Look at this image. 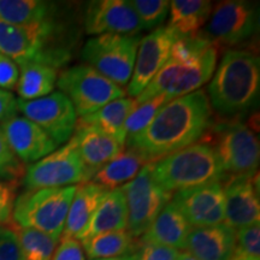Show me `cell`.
<instances>
[{
    "mask_svg": "<svg viewBox=\"0 0 260 260\" xmlns=\"http://www.w3.org/2000/svg\"><path fill=\"white\" fill-rule=\"evenodd\" d=\"M212 125V110L205 90L175 98L159 110L149 124L126 140L125 146L155 161L197 144Z\"/></svg>",
    "mask_w": 260,
    "mask_h": 260,
    "instance_id": "6da1fadb",
    "label": "cell"
},
{
    "mask_svg": "<svg viewBox=\"0 0 260 260\" xmlns=\"http://www.w3.org/2000/svg\"><path fill=\"white\" fill-rule=\"evenodd\" d=\"M217 47L201 37L178 38L170 57L154 79L135 98L136 103L164 94L169 99L199 90L213 76L217 65Z\"/></svg>",
    "mask_w": 260,
    "mask_h": 260,
    "instance_id": "7a4b0ae2",
    "label": "cell"
},
{
    "mask_svg": "<svg viewBox=\"0 0 260 260\" xmlns=\"http://www.w3.org/2000/svg\"><path fill=\"white\" fill-rule=\"evenodd\" d=\"M259 92L258 56L245 50L226 51L207 87L211 107L228 118L245 115L258 105Z\"/></svg>",
    "mask_w": 260,
    "mask_h": 260,
    "instance_id": "3957f363",
    "label": "cell"
},
{
    "mask_svg": "<svg viewBox=\"0 0 260 260\" xmlns=\"http://www.w3.org/2000/svg\"><path fill=\"white\" fill-rule=\"evenodd\" d=\"M0 53L16 64L42 63L58 69L70 59V51L63 45L61 25L53 18L28 25L0 21Z\"/></svg>",
    "mask_w": 260,
    "mask_h": 260,
    "instance_id": "277c9868",
    "label": "cell"
},
{
    "mask_svg": "<svg viewBox=\"0 0 260 260\" xmlns=\"http://www.w3.org/2000/svg\"><path fill=\"white\" fill-rule=\"evenodd\" d=\"M152 174L170 194L225 180L217 152L207 142H197L153 161Z\"/></svg>",
    "mask_w": 260,
    "mask_h": 260,
    "instance_id": "5b68a950",
    "label": "cell"
},
{
    "mask_svg": "<svg viewBox=\"0 0 260 260\" xmlns=\"http://www.w3.org/2000/svg\"><path fill=\"white\" fill-rule=\"evenodd\" d=\"M77 186L27 190L15 200L16 225L32 228L59 241Z\"/></svg>",
    "mask_w": 260,
    "mask_h": 260,
    "instance_id": "8992f818",
    "label": "cell"
},
{
    "mask_svg": "<svg viewBox=\"0 0 260 260\" xmlns=\"http://www.w3.org/2000/svg\"><path fill=\"white\" fill-rule=\"evenodd\" d=\"M210 144L217 152L226 177L258 174V136L242 122H222L210 128Z\"/></svg>",
    "mask_w": 260,
    "mask_h": 260,
    "instance_id": "52a82bcc",
    "label": "cell"
},
{
    "mask_svg": "<svg viewBox=\"0 0 260 260\" xmlns=\"http://www.w3.org/2000/svg\"><path fill=\"white\" fill-rule=\"evenodd\" d=\"M57 86L73 104L77 117L88 116L106 104L125 96V90L87 64H80L58 75Z\"/></svg>",
    "mask_w": 260,
    "mask_h": 260,
    "instance_id": "ba28073f",
    "label": "cell"
},
{
    "mask_svg": "<svg viewBox=\"0 0 260 260\" xmlns=\"http://www.w3.org/2000/svg\"><path fill=\"white\" fill-rule=\"evenodd\" d=\"M140 40V35L94 37L84 44L82 58L87 65L117 86H126L134 70Z\"/></svg>",
    "mask_w": 260,
    "mask_h": 260,
    "instance_id": "9c48e42d",
    "label": "cell"
},
{
    "mask_svg": "<svg viewBox=\"0 0 260 260\" xmlns=\"http://www.w3.org/2000/svg\"><path fill=\"white\" fill-rule=\"evenodd\" d=\"M259 28V6L245 0H226L212 8L201 37L214 47L234 46L254 37Z\"/></svg>",
    "mask_w": 260,
    "mask_h": 260,
    "instance_id": "30bf717a",
    "label": "cell"
},
{
    "mask_svg": "<svg viewBox=\"0 0 260 260\" xmlns=\"http://www.w3.org/2000/svg\"><path fill=\"white\" fill-rule=\"evenodd\" d=\"M153 161H149L132 181L121 187L128 209V228L133 237L142 236L172 194L159 186L152 174Z\"/></svg>",
    "mask_w": 260,
    "mask_h": 260,
    "instance_id": "8fae6325",
    "label": "cell"
},
{
    "mask_svg": "<svg viewBox=\"0 0 260 260\" xmlns=\"http://www.w3.org/2000/svg\"><path fill=\"white\" fill-rule=\"evenodd\" d=\"M90 180L73 140L40 160L32 162L24 176L27 190L61 188Z\"/></svg>",
    "mask_w": 260,
    "mask_h": 260,
    "instance_id": "7c38bea8",
    "label": "cell"
},
{
    "mask_svg": "<svg viewBox=\"0 0 260 260\" xmlns=\"http://www.w3.org/2000/svg\"><path fill=\"white\" fill-rule=\"evenodd\" d=\"M18 111L44 130L57 146L67 144L76 128L77 115L65 94L53 92L35 100H17Z\"/></svg>",
    "mask_w": 260,
    "mask_h": 260,
    "instance_id": "4fadbf2b",
    "label": "cell"
},
{
    "mask_svg": "<svg viewBox=\"0 0 260 260\" xmlns=\"http://www.w3.org/2000/svg\"><path fill=\"white\" fill-rule=\"evenodd\" d=\"M178 34L169 25L158 27L140 40L134 70L126 92L130 98H135L151 83L159 70L170 57L172 45L176 42Z\"/></svg>",
    "mask_w": 260,
    "mask_h": 260,
    "instance_id": "5bb4252c",
    "label": "cell"
},
{
    "mask_svg": "<svg viewBox=\"0 0 260 260\" xmlns=\"http://www.w3.org/2000/svg\"><path fill=\"white\" fill-rule=\"evenodd\" d=\"M171 200L191 228L224 223L225 201L222 182L177 191L172 194Z\"/></svg>",
    "mask_w": 260,
    "mask_h": 260,
    "instance_id": "9a60e30c",
    "label": "cell"
},
{
    "mask_svg": "<svg viewBox=\"0 0 260 260\" xmlns=\"http://www.w3.org/2000/svg\"><path fill=\"white\" fill-rule=\"evenodd\" d=\"M222 182L225 201L224 223L234 230L255 225L260 220L258 174L226 177Z\"/></svg>",
    "mask_w": 260,
    "mask_h": 260,
    "instance_id": "2e32d148",
    "label": "cell"
},
{
    "mask_svg": "<svg viewBox=\"0 0 260 260\" xmlns=\"http://www.w3.org/2000/svg\"><path fill=\"white\" fill-rule=\"evenodd\" d=\"M84 29L89 35H139L142 30L129 0H98L88 5Z\"/></svg>",
    "mask_w": 260,
    "mask_h": 260,
    "instance_id": "e0dca14e",
    "label": "cell"
},
{
    "mask_svg": "<svg viewBox=\"0 0 260 260\" xmlns=\"http://www.w3.org/2000/svg\"><path fill=\"white\" fill-rule=\"evenodd\" d=\"M0 132L17 159L24 162L40 160L58 147L44 130L25 117H11L2 123Z\"/></svg>",
    "mask_w": 260,
    "mask_h": 260,
    "instance_id": "ac0fdd59",
    "label": "cell"
},
{
    "mask_svg": "<svg viewBox=\"0 0 260 260\" xmlns=\"http://www.w3.org/2000/svg\"><path fill=\"white\" fill-rule=\"evenodd\" d=\"M236 242V230L225 223L191 228L186 248L199 260H230Z\"/></svg>",
    "mask_w": 260,
    "mask_h": 260,
    "instance_id": "d6986e66",
    "label": "cell"
},
{
    "mask_svg": "<svg viewBox=\"0 0 260 260\" xmlns=\"http://www.w3.org/2000/svg\"><path fill=\"white\" fill-rule=\"evenodd\" d=\"M71 140L76 145L90 180L99 169L121 153L125 147L111 136L87 125H76Z\"/></svg>",
    "mask_w": 260,
    "mask_h": 260,
    "instance_id": "ffe728a7",
    "label": "cell"
},
{
    "mask_svg": "<svg viewBox=\"0 0 260 260\" xmlns=\"http://www.w3.org/2000/svg\"><path fill=\"white\" fill-rule=\"evenodd\" d=\"M190 229V224L170 200L141 236V242L170 247L180 251L186 248Z\"/></svg>",
    "mask_w": 260,
    "mask_h": 260,
    "instance_id": "44dd1931",
    "label": "cell"
},
{
    "mask_svg": "<svg viewBox=\"0 0 260 260\" xmlns=\"http://www.w3.org/2000/svg\"><path fill=\"white\" fill-rule=\"evenodd\" d=\"M126 228H128L126 201L122 189L118 188L107 191L102 204L98 206L92 218L76 240L83 241L100 234L126 230Z\"/></svg>",
    "mask_w": 260,
    "mask_h": 260,
    "instance_id": "7402d4cb",
    "label": "cell"
},
{
    "mask_svg": "<svg viewBox=\"0 0 260 260\" xmlns=\"http://www.w3.org/2000/svg\"><path fill=\"white\" fill-rule=\"evenodd\" d=\"M106 194L107 190L93 182L79 184L70 204L60 239H77Z\"/></svg>",
    "mask_w": 260,
    "mask_h": 260,
    "instance_id": "603a6c76",
    "label": "cell"
},
{
    "mask_svg": "<svg viewBox=\"0 0 260 260\" xmlns=\"http://www.w3.org/2000/svg\"><path fill=\"white\" fill-rule=\"evenodd\" d=\"M138 103L134 98H119L106 104L98 111L77 119L76 125L93 126L125 146L124 125Z\"/></svg>",
    "mask_w": 260,
    "mask_h": 260,
    "instance_id": "cb8c5ba5",
    "label": "cell"
},
{
    "mask_svg": "<svg viewBox=\"0 0 260 260\" xmlns=\"http://www.w3.org/2000/svg\"><path fill=\"white\" fill-rule=\"evenodd\" d=\"M147 162H149L147 159L134 149H123L121 153L99 169L90 182L107 191L118 189V187L132 181Z\"/></svg>",
    "mask_w": 260,
    "mask_h": 260,
    "instance_id": "d4e9b609",
    "label": "cell"
},
{
    "mask_svg": "<svg viewBox=\"0 0 260 260\" xmlns=\"http://www.w3.org/2000/svg\"><path fill=\"white\" fill-rule=\"evenodd\" d=\"M211 11L212 3L206 0H172L169 27L181 38L195 37L207 22Z\"/></svg>",
    "mask_w": 260,
    "mask_h": 260,
    "instance_id": "484cf974",
    "label": "cell"
},
{
    "mask_svg": "<svg viewBox=\"0 0 260 260\" xmlns=\"http://www.w3.org/2000/svg\"><path fill=\"white\" fill-rule=\"evenodd\" d=\"M16 90L21 100L40 99L53 93L58 80V69L42 63L22 64Z\"/></svg>",
    "mask_w": 260,
    "mask_h": 260,
    "instance_id": "4316f807",
    "label": "cell"
},
{
    "mask_svg": "<svg viewBox=\"0 0 260 260\" xmlns=\"http://www.w3.org/2000/svg\"><path fill=\"white\" fill-rule=\"evenodd\" d=\"M81 242L84 255L88 256L89 260L130 255L136 253L139 248L138 241L128 230L100 234Z\"/></svg>",
    "mask_w": 260,
    "mask_h": 260,
    "instance_id": "83f0119b",
    "label": "cell"
},
{
    "mask_svg": "<svg viewBox=\"0 0 260 260\" xmlns=\"http://www.w3.org/2000/svg\"><path fill=\"white\" fill-rule=\"evenodd\" d=\"M54 6L41 0H0V21L28 25L53 18Z\"/></svg>",
    "mask_w": 260,
    "mask_h": 260,
    "instance_id": "f1b7e54d",
    "label": "cell"
},
{
    "mask_svg": "<svg viewBox=\"0 0 260 260\" xmlns=\"http://www.w3.org/2000/svg\"><path fill=\"white\" fill-rule=\"evenodd\" d=\"M14 228L17 234L24 260H52L59 241L32 228L18 225Z\"/></svg>",
    "mask_w": 260,
    "mask_h": 260,
    "instance_id": "f546056e",
    "label": "cell"
},
{
    "mask_svg": "<svg viewBox=\"0 0 260 260\" xmlns=\"http://www.w3.org/2000/svg\"><path fill=\"white\" fill-rule=\"evenodd\" d=\"M168 102H170V99L167 95H164V94H160V95L146 100L144 103L138 104L125 122V141L132 139L133 136L138 135L139 133H141L149 123L153 121V118L159 112V110Z\"/></svg>",
    "mask_w": 260,
    "mask_h": 260,
    "instance_id": "4dcf8cb0",
    "label": "cell"
},
{
    "mask_svg": "<svg viewBox=\"0 0 260 260\" xmlns=\"http://www.w3.org/2000/svg\"><path fill=\"white\" fill-rule=\"evenodd\" d=\"M142 30L158 28L167 18L170 2L168 0H129Z\"/></svg>",
    "mask_w": 260,
    "mask_h": 260,
    "instance_id": "1f68e13d",
    "label": "cell"
},
{
    "mask_svg": "<svg viewBox=\"0 0 260 260\" xmlns=\"http://www.w3.org/2000/svg\"><path fill=\"white\" fill-rule=\"evenodd\" d=\"M230 259L260 260L259 224L236 230V242Z\"/></svg>",
    "mask_w": 260,
    "mask_h": 260,
    "instance_id": "d6a6232c",
    "label": "cell"
},
{
    "mask_svg": "<svg viewBox=\"0 0 260 260\" xmlns=\"http://www.w3.org/2000/svg\"><path fill=\"white\" fill-rule=\"evenodd\" d=\"M0 260H24L14 226L0 225Z\"/></svg>",
    "mask_w": 260,
    "mask_h": 260,
    "instance_id": "836d02e7",
    "label": "cell"
},
{
    "mask_svg": "<svg viewBox=\"0 0 260 260\" xmlns=\"http://www.w3.org/2000/svg\"><path fill=\"white\" fill-rule=\"evenodd\" d=\"M21 164L9 147L8 142L0 132V176L17 177L21 174Z\"/></svg>",
    "mask_w": 260,
    "mask_h": 260,
    "instance_id": "e575fe53",
    "label": "cell"
},
{
    "mask_svg": "<svg viewBox=\"0 0 260 260\" xmlns=\"http://www.w3.org/2000/svg\"><path fill=\"white\" fill-rule=\"evenodd\" d=\"M178 252L180 251L170 247L140 242L136 251V260H176Z\"/></svg>",
    "mask_w": 260,
    "mask_h": 260,
    "instance_id": "d590c367",
    "label": "cell"
},
{
    "mask_svg": "<svg viewBox=\"0 0 260 260\" xmlns=\"http://www.w3.org/2000/svg\"><path fill=\"white\" fill-rule=\"evenodd\" d=\"M15 189L12 182L0 181V225H5L11 222L16 200Z\"/></svg>",
    "mask_w": 260,
    "mask_h": 260,
    "instance_id": "8d00e7d4",
    "label": "cell"
},
{
    "mask_svg": "<svg viewBox=\"0 0 260 260\" xmlns=\"http://www.w3.org/2000/svg\"><path fill=\"white\" fill-rule=\"evenodd\" d=\"M52 260H86V255L79 240L61 237Z\"/></svg>",
    "mask_w": 260,
    "mask_h": 260,
    "instance_id": "74e56055",
    "label": "cell"
},
{
    "mask_svg": "<svg viewBox=\"0 0 260 260\" xmlns=\"http://www.w3.org/2000/svg\"><path fill=\"white\" fill-rule=\"evenodd\" d=\"M18 76V65L9 57L0 53V88L5 90L16 88Z\"/></svg>",
    "mask_w": 260,
    "mask_h": 260,
    "instance_id": "f35d334b",
    "label": "cell"
},
{
    "mask_svg": "<svg viewBox=\"0 0 260 260\" xmlns=\"http://www.w3.org/2000/svg\"><path fill=\"white\" fill-rule=\"evenodd\" d=\"M17 99L9 90L0 88V122H5L17 116Z\"/></svg>",
    "mask_w": 260,
    "mask_h": 260,
    "instance_id": "ab89813d",
    "label": "cell"
},
{
    "mask_svg": "<svg viewBox=\"0 0 260 260\" xmlns=\"http://www.w3.org/2000/svg\"><path fill=\"white\" fill-rule=\"evenodd\" d=\"M176 260H199V259H197L195 256L191 255L190 253H188L186 251V252H178Z\"/></svg>",
    "mask_w": 260,
    "mask_h": 260,
    "instance_id": "60d3db41",
    "label": "cell"
},
{
    "mask_svg": "<svg viewBox=\"0 0 260 260\" xmlns=\"http://www.w3.org/2000/svg\"><path fill=\"white\" fill-rule=\"evenodd\" d=\"M93 260H136V253L130 255L116 256V258H106V259H93Z\"/></svg>",
    "mask_w": 260,
    "mask_h": 260,
    "instance_id": "b9f144b4",
    "label": "cell"
},
{
    "mask_svg": "<svg viewBox=\"0 0 260 260\" xmlns=\"http://www.w3.org/2000/svg\"><path fill=\"white\" fill-rule=\"evenodd\" d=\"M230 260H236V259H230Z\"/></svg>",
    "mask_w": 260,
    "mask_h": 260,
    "instance_id": "7bdbcfd3",
    "label": "cell"
}]
</instances>
